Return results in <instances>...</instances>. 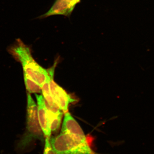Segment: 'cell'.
<instances>
[{
	"label": "cell",
	"mask_w": 154,
	"mask_h": 154,
	"mask_svg": "<svg viewBox=\"0 0 154 154\" xmlns=\"http://www.w3.org/2000/svg\"><path fill=\"white\" fill-rule=\"evenodd\" d=\"M9 51L22 64L24 73L41 88L48 78V72L33 59L29 46L18 38L9 48Z\"/></svg>",
	"instance_id": "obj_1"
},
{
	"label": "cell",
	"mask_w": 154,
	"mask_h": 154,
	"mask_svg": "<svg viewBox=\"0 0 154 154\" xmlns=\"http://www.w3.org/2000/svg\"><path fill=\"white\" fill-rule=\"evenodd\" d=\"M44 136L38 122L37 106L30 94H28L26 131L18 142L17 148L19 151H23L33 141L43 140Z\"/></svg>",
	"instance_id": "obj_2"
},
{
	"label": "cell",
	"mask_w": 154,
	"mask_h": 154,
	"mask_svg": "<svg viewBox=\"0 0 154 154\" xmlns=\"http://www.w3.org/2000/svg\"><path fill=\"white\" fill-rule=\"evenodd\" d=\"M50 142L57 154H98L90 147L87 140L61 132L50 138Z\"/></svg>",
	"instance_id": "obj_3"
},
{
	"label": "cell",
	"mask_w": 154,
	"mask_h": 154,
	"mask_svg": "<svg viewBox=\"0 0 154 154\" xmlns=\"http://www.w3.org/2000/svg\"><path fill=\"white\" fill-rule=\"evenodd\" d=\"M56 65V63H55L51 68L48 70L50 78L49 85L51 94L54 102L59 109L63 113H66L68 111L69 104L75 102L76 100L73 99L71 96L67 94L62 88L56 84L54 81V75Z\"/></svg>",
	"instance_id": "obj_4"
},
{
	"label": "cell",
	"mask_w": 154,
	"mask_h": 154,
	"mask_svg": "<svg viewBox=\"0 0 154 154\" xmlns=\"http://www.w3.org/2000/svg\"><path fill=\"white\" fill-rule=\"evenodd\" d=\"M81 2V0H55L48 11L37 17V19H45L56 15H62L69 18L76 6Z\"/></svg>",
	"instance_id": "obj_5"
},
{
	"label": "cell",
	"mask_w": 154,
	"mask_h": 154,
	"mask_svg": "<svg viewBox=\"0 0 154 154\" xmlns=\"http://www.w3.org/2000/svg\"><path fill=\"white\" fill-rule=\"evenodd\" d=\"M35 96L37 102L38 119L40 127L44 136L50 138L51 136V131L50 126L45 99L42 95L36 94Z\"/></svg>",
	"instance_id": "obj_6"
},
{
	"label": "cell",
	"mask_w": 154,
	"mask_h": 154,
	"mask_svg": "<svg viewBox=\"0 0 154 154\" xmlns=\"http://www.w3.org/2000/svg\"><path fill=\"white\" fill-rule=\"evenodd\" d=\"M65 113L61 132L65 133L80 139L87 140L86 136L78 122L69 112Z\"/></svg>",
	"instance_id": "obj_7"
},
{
	"label": "cell",
	"mask_w": 154,
	"mask_h": 154,
	"mask_svg": "<svg viewBox=\"0 0 154 154\" xmlns=\"http://www.w3.org/2000/svg\"><path fill=\"white\" fill-rule=\"evenodd\" d=\"M24 80L26 89L29 93L36 94L41 92V88L40 86L25 73H24Z\"/></svg>",
	"instance_id": "obj_8"
},
{
	"label": "cell",
	"mask_w": 154,
	"mask_h": 154,
	"mask_svg": "<svg viewBox=\"0 0 154 154\" xmlns=\"http://www.w3.org/2000/svg\"><path fill=\"white\" fill-rule=\"evenodd\" d=\"M43 154H57L51 146L49 138L45 137Z\"/></svg>",
	"instance_id": "obj_9"
}]
</instances>
